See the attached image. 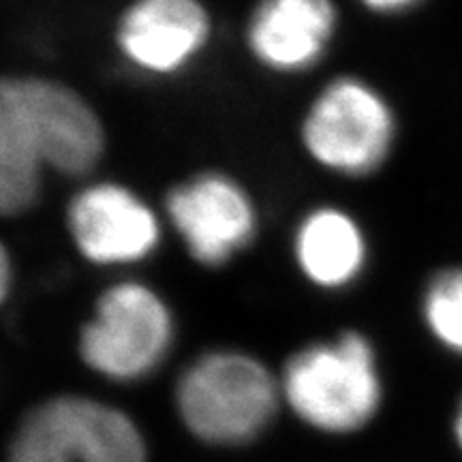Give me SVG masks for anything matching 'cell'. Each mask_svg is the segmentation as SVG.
I'll use <instances>...</instances> for the list:
<instances>
[{
  "instance_id": "obj_1",
  "label": "cell",
  "mask_w": 462,
  "mask_h": 462,
  "mask_svg": "<svg viewBox=\"0 0 462 462\" xmlns=\"http://www.w3.org/2000/svg\"><path fill=\"white\" fill-rule=\"evenodd\" d=\"M281 394L304 424L345 435L377 415L383 385L371 340L349 330L293 354L281 377Z\"/></svg>"
},
{
  "instance_id": "obj_2",
  "label": "cell",
  "mask_w": 462,
  "mask_h": 462,
  "mask_svg": "<svg viewBox=\"0 0 462 462\" xmlns=\"http://www.w3.org/2000/svg\"><path fill=\"white\" fill-rule=\"evenodd\" d=\"M281 381L257 357L210 351L180 374L176 409L187 430L212 446H246L273 424Z\"/></svg>"
},
{
  "instance_id": "obj_3",
  "label": "cell",
  "mask_w": 462,
  "mask_h": 462,
  "mask_svg": "<svg viewBox=\"0 0 462 462\" xmlns=\"http://www.w3.org/2000/svg\"><path fill=\"white\" fill-rule=\"evenodd\" d=\"M9 462H148L142 430L112 404L58 396L26 415Z\"/></svg>"
},
{
  "instance_id": "obj_4",
  "label": "cell",
  "mask_w": 462,
  "mask_h": 462,
  "mask_svg": "<svg viewBox=\"0 0 462 462\" xmlns=\"http://www.w3.org/2000/svg\"><path fill=\"white\" fill-rule=\"evenodd\" d=\"M173 345V315L143 282H116L97 300L79 334V356L112 381H137L165 362Z\"/></svg>"
},
{
  "instance_id": "obj_5",
  "label": "cell",
  "mask_w": 462,
  "mask_h": 462,
  "mask_svg": "<svg viewBox=\"0 0 462 462\" xmlns=\"http://www.w3.org/2000/svg\"><path fill=\"white\" fill-rule=\"evenodd\" d=\"M396 118L371 84L338 78L323 88L302 123L306 152L345 176H368L390 157Z\"/></svg>"
},
{
  "instance_id": "obj_6",
  "label": "cell",
  "mask_w": 462,
  "mask_h": 462,
  "mask_svg": "<svg viewBox=\"0 0 462 462\" xmlns=\"http://www.w3.org/2000/svg\"><path fill=\"white\" fill-rule=\"evenodd\" d=\"M165 206L190 257L201 265L227 263L255 236V206L225 173H199L178 184Z\"/></svg>"
},
{
  "instance_id": "obj_7",
  "label": "cell",
  "mask_w": 462,
  "mask_h": 462,
  "mask_svg": "<svg viewBox=\"0 0 462 462\" xmlns=\"http://www.w3.org/2000/svg\"><path fill=\"white\" fill-rule=\"evenodd\" d=\"M67 225L78 251L97 265L146 259L161 242V223L140 195L118 182H97L71 199Z\"/></svg>"
},
{
  "instance_id": "obj_8",
  "label": "cell",
  "mask_w": 462,
  "mask_h": 462,
  "mask_svg": "<svg viewBox=\"0 0 462 462\" xmlns=\"http://www.w3.org/2000/svg\"><path fill=\"white\" fill-rule=\"evenodd\" d=\"M210 39V15L199 0H135L116 31L131 65L170 75L187 67Z\"/></svg>"
},
{
  "instance_id": "obj_9",
  "label": "cell",
  "mask_w": 462,
  "mask_h": 462,
  "mask_svg": "<svg viewBox=\"0 0 462 462\" xmlns=\"http://www.w3.org/2000/svg\"><path fill=\"white\" fill-rule=\"evenodd\" d=\"M48 163L34 78H0V215L34 206Z\"/></svg>"
},
{
  "instance_id": "obj_10",
  "label": "cell",
  "mask_w": 462,
  "mask_h": 462,
  "mask_svg": "<svg viewBox=\"0 0 462 462\" xmlns=\"http://www.w3.org/2000/svg\"><path fill=\"white\" fill-rule=\"evenodd\" d=\"M337 32L332 0H262L248 22L251 54L273 71L315 67Z\"/></svg>"
},
{
  "instance_id": "obj_11",
  "label": "cell",
  "mask_w": 462,
  "mask_h": 462,
  "mask_svg": "<svg viewBox=\"0 0 462 462\" xmlns=\"http://www.w3.org/2000/svg\"><path fill=\"white\" fill-rule=\"evenodd\" d=\"M296 259L302 274L317 287L343 289L362 274L366 238L345 210L317 208L300 223Z\"/></svg>"
},
{
  "instance_id": "obj_12",
  "label": "cell",
  "mask_w": 462,
  "mask_h": 462,
  "mask_svg": "<svg viewBox=\"0 0 462 462\" xmlns=\"http://www.w3.org/2000/svg\"><path fill=\"white\" fill-rule=\"evenodd\" d=\"M426 328L452 354L462 356V268L432 276L421 302Z\"/></svg>"
},
{
  "instance_id": "obj_13",
  "label": "cell",
  "mask_w": 462,
  "mask_h": 462,
  "mask_svg": "<svg viewBox=\"0 0 462 462\" xmlns=\"http://www.w3.org/2000/svg\"><path fill=\"white\" fill-rule=\"evenodd\" d=\"M360 3L377 14H404L421 0H360Z\"/></svg>"
},
{
  "instance_id": "obj_14",
  "label": "cell",
  "mask_w": 462,
  "mask_h": 462,
  "mask_svg": "<svg viewBox=\"0 0 462 462\" xmlns=\"http://www.w3.org/2000/svg\"><path fill=\"white\" fill-rule=\"evenodd\" d=\"M11 287V259L5 246L0 245V302L7 298Z\"/></svg>"
},
{
  "instance_id": "obj_15",
  "label": "cell",
  "mask_w": 462,
  "mask_h": 462,
  "mask_svg": "<svg viewBox=\"0 0 462 462\" xmlns=\"http://www.w3.org/2000/svg\"><path fill=\"white\" fill-rule=\"evenodd\" d=\"M454 437H456V443H458V448L462 449V401H460L458 411H456V420H454Z\"/></svg>"
}]
</instances>
